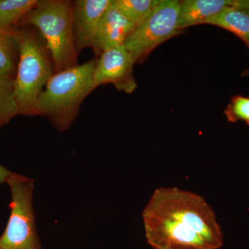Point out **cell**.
Segmentation results:
<instances>
[{
  "instance_id": "14",
  "label": "cell",
  "mask_w": 249,
  "mask_h": 249,
  "mask_svg": "<svg viewBox=\"0 0 249 249\" xmlns=\"http://www.w3.org/2000/svg\"><path fill=\"white\" fill-rule=\"evenodd\" d=\"M160 0H111V4L136 27L143 22Z\"/></svg>"
},
{
  "instance_id": "7",
  "label": "cell",
  "mask_w": 249,
  "mask_h": 249,
  "mask_svg": "<svg viewBox=\"0 0 249 249\" xmlns=\"http://www.w3.org/2000/svg\"><path fill=\"white\" fill-rule=\"evenodd\" d=\"M135 64L124 45L106 50L99 55L95 65L93 80L96 86L109 83L118 91L133 92L137 87L134 77Z\"/></svg>"
},
{
  "instance_id": "10",
  "label": "cell",
  "mask_w": 249,
  "mask_h": 249,
  "mask_svg": "<svg viewBox=\"0 0 249 249\" xmlns=\"http://www.w3.org/2000/svg\"><path fill=\"white\" fill-rule=\"evenodd\" d=\"M227 7L249 10V0H183L180 1L178 29L203 24Z\"/></svg>"
},
{
  "instance_id": "17",
  "label": "cell",
  "mask_w": 249,
  "mask_h": 249,
  "mask_svg": "<svg viewBox=\"0 0 249 249\" xmlns=\"http://www.w3.org/2000/svg\"><path fill=\"white\" fill-rule=\"evenodd\" d=\"M11 172L6 169L2 165H0V184L3 183H6L8 178H9Z\"/></svg>"
},
{
  "instance_id": "11",
  "label": "cell",
  "mask_w": 249,
  "mask_h": 249,
  "mask_svg": "<svg viewBox=\"0 0 249 249\" xmlns=\"http://www.w3.org/2000/svg\"><path fill=\"white\" fill-rule=\"evenodd\" d=\"M204 24L230 31L243 41L249 50V11L227 7L210 18Z\"/></svg>"
},
{
  "instance_id": "13",
  "label": "cell",
  "mask_w": 249,
  "mask_h": 249,
  "mask_svg": "<svg viewBox=\"0 0 249 249\" xmlns=\"http://www.w3.org/2000/svg\"><path fill=\"white\" fill-rule=\"evenodd\" d=\"M37 0H0V28L14 29L34 9Z\"/></svg>"
},
{
  "instance_id": "5",
  "label": "cell",
  "mask_w": 249,
  "mask_h": 249,
  "mask_svg": "<svg viewBox=\"0 0 249 249\" xmlns=\"http://www.w3.org/2000/svg\"><path fill=\"white\" fill-rule=\"evenodd\" d=\"M6 183L12 199L7 226L0 237V249H42L33 206L34 180L11 173Z\"/></svg>"
},
{
  "instance_id": "3",
  "label": "cell",
  "mask_w": 249,
  "mask_h": 249,
  "mask_svg": "<svg viewBox=\"0 0 249 249\" xmlns=\"http://www.w3.org/2000/svg\"><path fill=\"white\" fill-rule=\"evenodd\" d=\"M96 60L54 73L36 104L37 115L48 118L59 131L70 128L85 98L96 88L93 72Z\"/></svg>"
},
{
  "instance_id": "2",
  "label": "cell",
  "mask_w": 249,
  "mask_h": 249,
  "mask_svg": "<svg viewBox=\"0 0 249 249\" xmlns=\"http://www.w3.org/2000/svg\"><path fill=\"white\" fill-rule=\"evenodd\" d=\"M19 58L14 80L18 115L34 116L37 99L54 74L53 59L45 39L32 26L16 28Z\"/></svg>"
},
{
  "instance_id": "18",
  "label": "cell",
  "mask_w": 249,
  "mask_h": 249,
  "mask_svg": "<svg viewBox=\"0 0 249 249\" xmlns=\"http://www.w3.org/2000/svg\"><path fill=\"white\" fill-rule=\"evenodd\" d=\"M242 76H249V68H247V70H245V71H243V73H242Z\"/></svg>"
},
{
  "instance_id": "8",
  "label": "cell",
  "mask_w": 249,
  "mask_h": 249,
  "mask_svg": "<svg viewBox=\"0 0 249 249\" xmlns=\"http://www.w3.org/2000/svg\"><path fill=\"white\" fill-rule=\"evenodd\" d=\"M111 2V0L73 1L72 24L78 53L92 47L100 22Z\"/></svg>"
},
{
  "instance_id": "9",
  "label": "cell",
  "mask_w": 249,
  "mask_h": 249,
  "mask_svg": "<svg viewBox=\"0 0 249 249\" xmlns=\"http://www.w3.org/2000/svg\"><path fill=\"white\" fill-rule=\"evenodd\" d=\"M136 26L118 11L111 4L103 14L100 22L92 48L96 56L109 49L124 45L127 36Z\"/></svg>"
},
{
  "instance_id": "1",
  "label": "cell",
  "mask_w": 249,
  "mask_h": 249,
  "mask_svg": "<svg viewBox=\"0 0 249 249\" xmlns=\"http://www.w3.org/2000/svg\"><path fill=\"white\" fill-rule=\"evenodd\" d=\"M147 242L155 249H218L223 234L202 196L178 188L154 192L142 212Z\"/></svg>"
},
{
  "instance_id": "12",
  "label": "cell",
  "mask_w": 249,
  "mask_h": 249,
  "mask_svg": "<svg viewBox=\"0 0 249 249\" xmlns=\"http://www.w3.org/2000/svg\"><path fill=\"white\" fill-rule=\"evenodd\" d=\"M19 58L16 29L0 28V76L15 80Z\"/></svg>"
},
{
  "instance_id": "15",
  "label": "cell",
  "mask_w": 249,
  "mask_h": 249,
  "mask_svg": "<svg viewBox=\"0 0 249 249\" xmlns=\"http://www.w3.org/2000/svg\"><path fill=\"white\" fill-rule=\"evenodd\" d=\"M14 80L0 76V128L18 115L14 100Z\"/></svg>"
},
{
  "instance_id": "6",
  "label": "cell",
  "mask_w": 249,
  "mask_h": 249,
  "mask_svg": "<svg viewBox=\"0 0 249 249\" xmlns=\"http://www.w3.org/2000/svg\"><path fill=\"white\" fill-rule=\"evenodd\" d=\"M179 7L178 0H160L148 18L127 36L124 45L135 63L143 62L158 46L182 32L178 29Z\"/></svg>"
},
{
  "instance_id": "16",
  "label": "cell",
  "mask_w": 249,
  "mask_h": 249,
  "mask_svg": "<svg viewBox=\"0 0 249 249\" xmlns=\"http://www.w3.org/2000/svg\"><path fill=\"white\" fill-rule=\"evenodd\" d=\"M224 114L230 122L241 121L249 124V97L241 95L232 97Z\"/></svg>"
},
{
  "instance_id": "4",
  "label": "cell",
  "mask_w": 249,
  "mask_h": 249,
  "mask_svg": "<svg viewBox=\"0 0 249 249\" xmlns=\"http://www.w3.org/2000/svg\"><path fill=\"white\" fill-rule=\"evenodd\" d=\"M73 1L38 0L18 26L35 27L45 39L54 66V73L76 66L78 55L73 36Z\"/></svg>"
}]
</instances>
